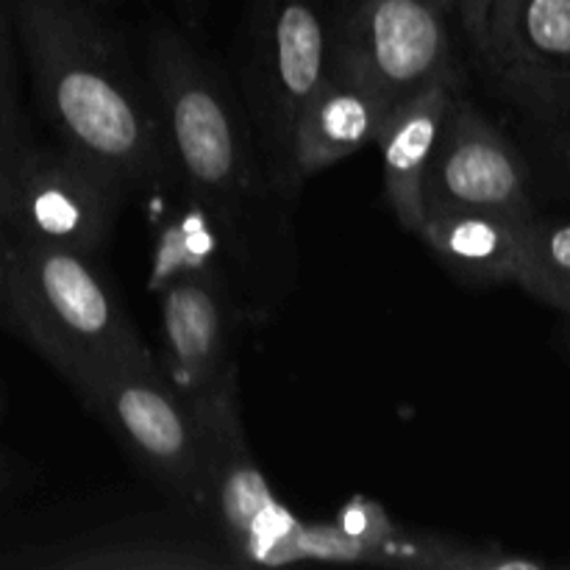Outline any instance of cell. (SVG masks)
<instances>
[{
  "label": "cell",
  "instance_id": "obj_23",
  "mask_svg": "<svg viewBox=\"0 0 570 570\" xmlns=\"http://www.w3.org/2000/svg\"><path fill=\"white\" fill-rule=\"evenodd\" d=\"M89 3H95V6H106V3H111V0H89Z\"/></svg>",
  "mask_w": 570,
  "mask_h": 570
},
{
  "label": "cell",
  "instance_id": "obj_8",
  "mask_svg": "<svg viewBox=\"0 0 570 570\" xmlns=\"http://www.w3.org/2000/svg\"><path fill=\"white\" fill-rule=\"evenodd\" d=\"M438 0H356L332 37V61L390 106L432 83H462Z\"/></svg>",
  "mask_w": 570,
  "mask_h": 570
},
{
  "label": "cell",
  "instance_id": "obj_24",
  "mask_svg": "<svg viewBox=\"0 0 570 570\" xmlns=\"http://www.w3.org/2000/svg\"><path fill=\"white\" fill-rule=\"evenodd\" d=\"M0 156H3V159H9V156H6V150H3V148H0Z\"/></svg>",
  "mask_w": 570,
  "mask_h": 570
},
{
  "label": "cell",
  "instance_id": "obj_12",
  "mask_svg": "<svg viewBox=\"0 0 570 570\" xmlns=\"http://www.w3.org/2000/svg\"><path fill=\"white\" fill-rule=\"evenodd\" d=\"M387 104L348 67L332 61L295 120L293 165L301 184L376 142Z\"/></svg>",
  "mask_w": 570,
  "mask_h": 570
},
{
  "label": "cell",
  "instance_id": "obj_16",
  "mask_svg": "<svg viewBox=\"0 0 570 570\" xmlns=\"http://www.w3.org/2000/svg\"><path fill=\"white\" fill-rule=\"evenodd\" d=\"M515 284L570 315V220H551L540 212L523 220Z\"/></svg>",
  "mask_w": 570,
  "mask_h": 570
},
{
  "label": "cell",
  "instance_id": "obj_17",
  "mask_svg": "<svg viewBox=\"0 0 570 570\" xmlns=\"http://www.w3.org/2000/svg\"><path fill=\"white\" fill-rule=\"evenodd\" d=\"M14 17L11 0H0V148L6 156L22 142L20 100H17V67H14Z\"/></svg>",
  "mask_w": 570,
  "mask_h": 570
},
{
  "label": "cell",
  "instance_id": "obj_20",
  "mask_svg": "<svg viewBox=\"0 0 570 570\" xmlns=\"http://www.w3.org/2000/svg\"><path fill=\"white\" fill-rule=\"evenodd\" d=\"M176 6V14L181 20L184 31L187 33H198L204 31V22L209 17L212 0H173Z\"/></svg>",
  "mask_w": 570,
  "mask_h": 570
},
{
  "label": "cell",
  "instance_id": "obj_14",
  "mask_svg": "<svg viewBox=\"0 0 570 570\" xmlns=\"http://www.w3.org/2000/svg\"><path fill=\"white\" fill-rule=\"evenodd\" d=\"M462 83H432L390 106L379 128L376 145L384 161V195L395 220L417 234L423 223V178L443 128L445 111Z\"/></svg>",
  "mask_w": 570,
  "mask_h": 570
},
{
  "label": "cell",
  "instance_id": "obj_15",
  "mask_svg": "<svg viewBox=\"0 0 570 570\" xmlns=\"http://www.w3.org/2000/svg\"><path fill=\"white\" fill-rule=\"evenodd\" d=\"M521 226L523 220L501 212L426 206L415 237L429 245V250L456 282L471 287H495L515 284Z\"/></svg>",
  "mask_w": 570,
  "mask_h": 570
},
{
  "label": "cell",
  "instance_id": "obj_10",
  "mask_svg": "<svg viewBox=\"0 0 570 570\" xmlns=\"http://www.w3.org/2000/svg\"><path fill=\"white\" fill-rule=\"evenodd\" d=\"M532 165L523 150L473 104L454 95L423 178L426 206H468L501 215H538Z\"/></svg>",
  "mask_w": 570,
  "mask_h": 570
},
{
  "label": "cell",
  "instance_id": "obj_26",
  "mask_svg": "<svg viewBox=\"0 0 570 570\" xmlns=\"http://www.w3.org/2000/svg\"><path fill=\"white\" fill-rule=\"evenodd\" d=\"M0 159H3V156H0Z\"/></svg>",
  "mask_w": 570,
  "mask_h": 570
},
{
  "label": "cell",
  "instance_id": "obj_18",
  "mask_svg": "<svg viewBox=\"0 0 570 570\" xmlns=\"http://www.w3.org/2000/svg\"><path fill=\"white\" fill-rule=\"evenodd\" d=\"M540 170L557 187L570 193V115L551 122H532Z\"/></svg>",
  "mask_w": 570,
  "mask_h": 570
},
{
  "label": "cell",
  "instance_id": "obj_22",
  "mask_svg": "<svg viewBox=\"0 0 570 570\" xmlns=\"http://www.w3.org/2000/svg\"><path fill=\"white\" fill-rule=\"evenodd\" d=\"M438 3H440V6H443V9H445V11H454V0H438Z\"/></svg>",
  "mask_w": 570,
  "mask_h": 570
},
{
  "label": "cell",
  "instance_id": "obj_21",
  "mask_svg": "<svg viewBox=\"0 0 570 570\" xmlns=\"http://www.w3.org/2000/svg\"><path fill=\"white\" fill-rule=\"evenodd\" d=\"M3 282H6V228H3V220H0V293H3Z\"/></svg>",
  "mask_w": 570,
  "mask_h": 570
},
{
  "label": "cell",
  "instance_id": "obj_6",
  "mask_svg": "<svg viewBox=\"0 0 570 570\" xmlns=\"http://www.w3.org/2000/svg\"><path fill=\"white\" fill-rule=\"evenodd\" d=\"M128 195L65 145L22 139L3 165L0 220L6 237L95 256L115 232Z\"/></svg>",
  "mask_w": 570,
  "mask_h": 570
},
{
  "label": "cell",
  "instance_id": "obj_9",
  "mask_svg": "<svg viewBox=\"0 0 570 570\" xmlns=\"http://www.w3.org/2000/svg\"><path fill=\"white\" fill-rule=\"evenodd\" d=\"M159 298L161 373L193 410L239 395L237 348L245 315L226 271H195L150 284Z\"/></svg>",
  "mask_w": 570,
  "mask_h": 570
},
{
  "label": "cell",
  "instance_id": "obj_25",
  "mask_svg": "<svg viewBox=\"0 0 570 570\" xmlns=\"http://www.w3.org/2000/svg\"><path fill=\"white\" fill-rule=\"evenodd\" d=\"M568 568H570V562H568Z\"/></svg>",
  "mask_w": 570,
  "mask_h": 570
},
{
  "label": "cell",
  "instance_id": "obj_7",
  "mask_svg": "<svg viewBox=\"0 0 570 570\" xmlns=\"http://www.w3.org/2000/svg\"><path fill=\"white\" fill-rule=\"evenodd\" d=\"M195 412L206 429L204 521L215 529L232 566L278 568L301 562L304 521L273 495L256 465L239 417V395Z\"/></svg>",
  "mask_w": 570,
  "mask_h": 570
},
{
  "label": "cell",
  "instance_id": "obj_19",
  "mask_svg": "<svg viewBox=\"0 0 570 570\" xmlns=\"http://www.w3.org/2000/svg\"><path fill=\"white\" fill-rule=\"evenodd\" d=\"M490 9H493V0H454V11L460 14L462 31H465L468 45L476 56L482 53L484 39H488Z\"/></svg>",
  "mask_w": 570,
  "mask_h": 570
},
{
  "label": "cell",
  "instance_id": "obj_1",
  "mask_svg": "<svg viewBox=\"0 0 570 570\" xmlns=\"http://www.w3.org/2000/svg\"><path fill=\"white\" fill-rule=\"evenodd\" d=\"M145 67L178 181L220 232L245 323H265L298 284V200L273 178L237 83L193 33L159 22Z\"/></svg>",
  "mask_w": 570,
  "mask_h": 570
},
{
  "label": "cell",
  "instance_id": "obj_5",
  "mask_svg": "<svg viewBox=\"0 0 570 570\" xmlns=\"http://www.w3.org/2000/svg\"><path fill=\"white\" fill-rule=\"evenodd\" d=\"M131 460L204 521L206 429L198 412L167 382L150 351L104 362L70 384Z\"/></svg>",
  "mask_w": 570,
  "mask_h": 570
},
{
  "label": "cell",
  "instance_id": "obj_3",
  "mask_svg": "<svg viewBox=\"0 0 570 570\" xmlns=\"http://www.w3.org/2000/svg\"><path fill=\"white\" fill-rule=\"evenodd\" d=\"M3 293L33 348L70 384L150 351L87 254L6 237Z\"/></svg>",
  "mask_w": 570,
  "mask_h": 570
},
{
  "label": "cell",
  "instance_id": "obj_4",
  "mask_svg": "<svg viewBox=\"0 0 570 570\" xmlns=\"http://www.w3.org/2000/svg\"><path fill=\"white\" fill-rule=\"evenodd\" d=\"M328 67L332 28L321 0H248L234 83L273 178L295 200L304 189L293 165L295 120Z\"/></svg>",
  "mask_w": 570,
  "mask_h": 570
},
{
  "label": "cell",
  "instance_id": "obj_27",
  "mask_svg": "<svg viewBox=\"0 0 570 570\" xmlns=\"http://www.w3.org/2000/svg\"><path fill=\"white\" fill-rule=\"evenodd\" d=\"M568 317H570V315H568Z\"/></svg>",
  "mask_w": 570,
  "mask_h": 570
},
{
  "label": "cell",
  "instance_id": "obj_2",
  "mask_svg": "<svg viewBox=\"0 0 570 570\" xmlns=\"http://www.w3.org/2000/svg\"><path fill=\"white\" fill-rule=\"evenodd\" d=\"M33 98L56 142L131 198L176 176L154 87L89 0H11Z\"/></svg>",
  "mask_w": 570,
  "mask_h": 570
},
{
  "label": "cell",
  "instance_id": "obj_13",
  "mask_svg": "<svg viewBox=\"0 0 570 570\" xmlns=\"http://www.w3.org/2000/svg\"><path fill=\"white\" fill-rule=\"evenodd\" d=\"M17 566L65 568V570H181V568H223L232 566L226 551H215L200 534L181 532V523L161 518L122 523L78 534L56 549L22 560Z\"/></svg>",
  "mask_w": 570,
  "mask_h": 570
},
{
  "label": "cell",
  "instance_id": "obj_11",
  "mask_svg": "<svg viewBox=\"0 0 570 570\" xmlns=\"http://www.w3.org/2000/svg\"><path fill=\"white\" fill-rule=\"evenodd\" d=\"M476 59L529 122L570 115V0H493Z\"/></svg>",
  "mask_w": 570,
  "mask_h": 570
}]
</instances>
